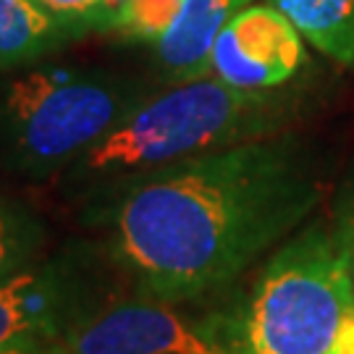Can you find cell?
I'll return each mask as SVG.
<instances>
[{"label": "cell", "mask_w": 354, "mask_h": 354, "mask_svg": "<svg viewBox=\"0 0 354 354\" xmlns=\"http://www.w3.org/2000/svg\"><path fill=\"white\" fill-rule=\"evenodd\" d=\"M108 194L111 252L145 297L200 299L289 239L320 181L289 140L244 142L121 181Z\"/></svg>", "instance_id": "6da1fadb"}, {"label": "cell", "mask_w": 354, "mask_h": 354, "mask_svg": "<svg viewBox=\"0 0 354 354\" xmlns=\"http://www.w3.org/2000/svg\"><path fill=\"white\" fill-rule=\"evenodd\" d=\"M289 111L281 89H239L215 76L171 84L137 102L68 168V181L105 192L165 165L273 137Z\"/></svg>", "instance_id": "7a4b0ae2"}, {"label": "cell", "mask_w": 354, "mask_h": 354, "mask_svg": "<svg viewBox=\"0 0 354 354\" xmlns=\"http://www.w3.org/2000/svg\"><path fill=\"white\" fill-rule=\"evenodd\" d=\"M147 95L105 68L26 66L0 87V165L29 178L68 171Z\"/></svg>", "instance_id": "3957f363"}, {"label": "cell", "mask_w": 354, "mask_h": 354, "mask_svg": "<svg viewBox=\"0 0 354 354\" xmlns=\"http://www.w3.org/2000/svg\"><path fill=\"white\" fill-rule=\"evenodd\" d=\"M354 315V281L333 226L315 221L268 257L236 317L234 354H330Z\"/></svg>", "instance_id": "277c9868"}, {"label": "cell", "mask_w": 354, "mask_h": 354, "mask_svg": "<svg viewBox=\"0 0 354 354\" xmlns=\"http://www.w3.org/2000/svg\"><path fill=\"white\" fill-rule=\"evenodd\" d=\"M92 291L68 257L35 260L0 283V352L64 342L87 315Z\"/></svg>", "instance_id": "5b68a950"}, {"label": "cell", "mask_w": 354, "mask_h": 354, "mask_svg": "<svg viewBox=\"0 0 354 354\" xmlns=\"http://www.w3.org/2000/svg\"><path fill=\"white\" fill-rule=\"evenodd\" d=\"M61 344L66 354H234L218 328L150 297L95 310Z\"/></svg>", "instance_id": "8992f818"}, {"label": "cell", "mask_w": 354, "mask_h": 354, "mask_svg": "<svg viewBox=\"0 0 354 354\" xmlns=\"http://www.w3.org/2000/svg\"><path fill=\"white\" fill-rule=\"evenodd\" d=\"M307 64L304 37L270 3H250L218 35L213 48V76L231 87H286Z\"/></svg>", "instance_id": "52a82bcc"}, {"label": "cell", "mask_w": 354, "mask_h": 354, "mask_svg": "<svg viewBox=\"0 0 354 354\" xmlns=\"http://www.w3.org/2000/svg\"><path fill=\"white\" fill-rule=\"evenodd\" d=\"M252 0H184L176 21L155 42V58L174 84L213 76V48L223 26Z\"/></svg>", "instance_id": "ba28073f"}, {"label": "cell", "mask_w": 354, "mask_h": 354, "mask_svg": "<svg viewBox=\"0 0 354 354\" xmlns=\"http://www.w3.org/2000/svg\"><path fill=\"white\" fill-rule=\"evenodd\" d=\"M66 39L71 32L37 0H0V68L37 64Z\"/></svg>", "instance_id": "9c48e42d"}, {"label": "cell", "mask_w": 354, "mask_h": 354, "mask_svg": "<svg viewBox=\"0 0 354 354\" xmlns=\"http://www.w3.org/2000/svg\"><path fill=\"white\" fill-rule=\"evenodd\" d=\"M333 64L354 68V0H268Z\"/></svg>", "instance_id": "30bf717a"}, {"label": "cell", "mask_w": 354, "mask_h": 354, "mask_svg": "<svg viewBox=\"0 0 354 354\" xmlns=\"http://www.w3.org/2000/svg\"><path fill=\"white\" fill-rule=\"evenodd\" d=\"M45 228L21 203L0 197V283L39 260Z\"/></svg>", "instance_id": "8fae6325"}, {"label": "cell", "mask_w": 354, "mask_h": 354, "mask_svg": "<svg viewBox=\"0 0 354 354\" xmlns=\"http://www.w3.org/2000/svg\"><path fill=\"white\" fill-rule=\"evenodd\" d=\"M184 0H129L108 32L131 42H158L176 21Z\"/></svg>", "instance_id": "7c38bea8"}, {"label": "cell", "mask_w": 354, "mask_h": 354, "mask_svg": "<svg viewBox=\"0 0 354 354\" xmlns=\"http://www.w3.org/2000/svg\"><path fill=\"white\" fill-rule=\"evenodd\" d=\"M37 3L58 24L71 32V37L95 32L102 8V0H37Z\"/></svg>", "instance_id": "4fadbf2b"}, {"label": "cell", "mask_w": 354, "mask_h": 354, "mask_svg": "<svg viewBox=\"0 0 354 354\" xmlns=\"http://www.w3.org/2000/svg\"><path fill=\"white\" fill-rule=\"evenodd\" d=\"M333 228L339 234V241H342L346 263H349V273H352V281H354V184H349V189L344 192Z\"/></svg>", "instance_id": "5bb4252c"}, {"label": "cell", "mask_w": 354, "mask_h": 354, "mask_svg": "<svg viewBox=\"0 0 354 354\" xmlns=\"http://www.w3.org/2000/svg\"><path fill=\"white\" fill-rule=\"evenodd\" d=\"M127 3L129 0H102V8H100V16H97L95 32H108L111 24H113V19L118 16V11H121Z\"/></svg>", "instance_id": "9a60e30c"}, {"label": "cell", "mask_w": 354, "mask_h": 354, "mask_svg": "<svg viewBox=\"0 0 354 354\" xmlns=\"http://www.w3.org/2000/svg\"><path fill=\"white\" fill-rule=\"evenodd\" d=\"M330 354H354V315L346 320L342 336H339L336 346L330 349Z\"/></svg>", "instance_id": "2e32d148"}, {"label": "cell", "mask_w": 354, "mask_h": 354, "mask_svg": "<svg viewBox=\"0 0 354 354\" xmlns=\"http://www.w3.org/2000/svg\"><path fill=\"white\" fill-rule=\"evenodd\" d=\"M0 354H66L64 344H48V346H26V349H11V352H0Z\"/></svg>", "instance_id": "e0dca14e"}]
</instances>
